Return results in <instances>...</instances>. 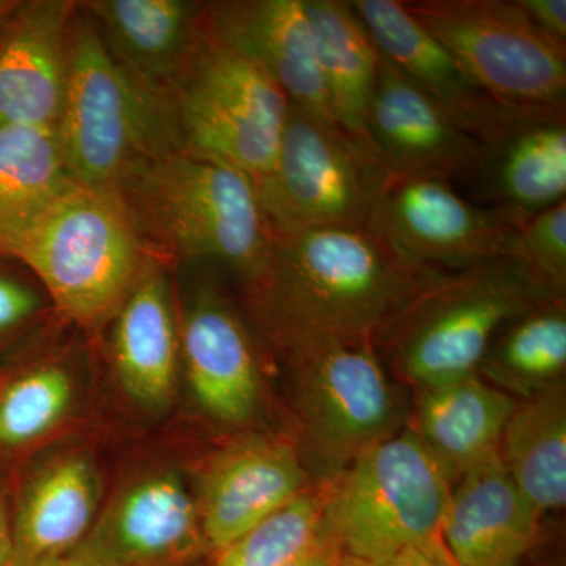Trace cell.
<instances>
[{"label":"cell","instance_id":"cell-15","mask_svg":"<svg viewBox=\"0 0 566 566\" xmlns=\"http://www.w3.org/2000/svg\"><path fill=\"white\" fill-rule=\"evenodd\" d=\"M368 139L390 177H472L488 151V145L461 128L382 55Z\"/></svg>","mask_w":566,"mask_h":566},{"label":"cell","instance_id":"cell-2","mask_svg":"<svg viewBox=\"0 0 566 566\" xmlns=\"http://www.w3.org/2000/svg\"><path fill=\"white\" fill-rule=\"evenodd\" d=\"M55 129L71 180L99 191L118 193L148 164L185 148L172 93L129 73L82 7L71 22Z\"/></svg>","mask_w":566,"mask_h":566},{"label":"cell","instance_id":"cell-7","mask_svg":"<svg viewBox=\"0 0 566 566\" xmlns=\"http://www.w3.org/2000/svg\"><path fill=\"white\" fill-rule=\"evenodd\" d=\"M185 150L259 185L273 169L290 99L266 71L203 31L175 88Z\"/></svg>","mask_w":566,"mask_h":566},{"label":"cell","instance_id":"cell-4","mask_svg":"<svg viewBox=\"0 0 566 566\" xmlns=\"http://www.w3.org/2000/svg\"><path fill=\"white\" fill-rule=\"evenodd\" d=\"M546 301L509 259L442 273L405 305L376 346L397 374L423 389L479 374L504 324Z\"/></svg>","mask_w":566,"mask_h":566},{"label":"cell","instance_id":"cell-13","mask_svg":"<svg viewBox=\"0 0 566 566\" xmlns=\"http://www.w3.org/2000/svg\"><path fill=\"white\" fill-rule=\"evenodd\" d=\"M308 488L292 441L249 433L219 447L203 465L196 495L208 553L214 556Z\"/></svg>","mask_w":566,"mask_h":566},{"label":"cell","instance_id":"cell-19","mask_svg":"<svg viewBox=\"0 0 566 566\" xmlns=\"http://www.w3.org/2000/svg\"><path fill=\"white\" fill-rule=\"evenodd\" d=\"M539 516L494 455L453 483L441 542L458 566H520L535 545Z\"/></svg>","mask_w":566,"mask_h":566},{"label":"cell","instance_id":"cell-5","mask_svg":"<svg viewBox=\"0 0 566 566\" xmlns=\"http://www.w3.org/2000/svg\"><path fill=\"white\" fill-rule=\"evenodd\" d=\"M142 241L117 192L73 182L33 223L14 251L55 307L77 324L120 308L142 273Z\"/></svg>","mask_w":566,"mask_h":566},{"label":"cell","instance_id":"cell-31","mask_svg":"<svg viewBox=\"0 0 566 566\" xmlns=\"http://www.w3.org/2000/svg\"><path fill=\"white\" fill-rule=\"evenodd\" d=\"M505 259L545 300L565 297L566 200L524 219Z\"/></svg>","mask_w":566,"mask_h":566},{"label":"cell","instance_id":"cell-38","mask_svg":"<svg viewBox=\"0 0 566 566\" xmlns=\"http://www.w3.org/2000/svg\"><path fill=\"white\" fill-rule=\"evenodd\" d=\"M0 389H2V382H0Z\"/></svg>","mask_w":566,"mask_h":566},{"label":"cell","instance_id":"cell-25","mask_svg":"<svg viewBox=\"0 0 566 566\" xmlns=\"http://www.w3.org/2000/svg\"><path fill=\"white\" fill-rule=\"evenodd\" d=\"M482 177L495 207L532 216L566 199V114L536 115L488 147Z\"/></svg>","mask_w":566,"mask_h":566},{"label":"cell","instance_id":"cell-18","mask_svg":"<svg viewBox=\"0 0 566 566\" xmlns=\"http://www.w3.org/2000/svg\"><path fill=\"white\" fill-rule=\"evenodd\" d=\"M186 376L197 403L230 427L251 422L262 403V374L251 335L221 297L202 294L186 312L180 334Z\"/></svg>","mask_w":566,"mask_h":566},{"label":"cell","instance_id":"cell-34","mask_svg":"<svg viewBox=\"0 0 566 566\" xmlns=\"http://www.w3.org/2000/svg\"><path fill=\"white\" fill-rule=\"evenodd\" d=\"M528 20L551 39L566 44V0H516Z\"/></svg>","mask_w":566,"mask_h":566},{"label":"cell","instance_id":"cell-36","mask_svg":"<svg viewBox=\"0 0 566 566\" xmlns=\"http://www.w3.org/2000/svg\"><path fill=\"white\" fill-rule=\"evenodd\" d=\"M11 554H13V543H11V526L3 512L2 499H0V566H11Z\"/></svg>","mask_w":566,"mask_h":566},{"label":"cell","instance_id":"cell-33","mask_svg":"<svg viewBox=\"0 0 566 566\" xmlns=\"http://www.w3.org/2000/svg\"><path fill=\"white\" fill-rule=\"evenodd\" d=\"M337 566H458L447 553L441 538L434 542L409 547L392 557L382 560H359V558L338 556Z\"/></svg>","mask_w":566,"mask_h":566},{"label":"cell","instance_id":"cell-14","mask_svg":"<svg viewBox=\"0 0 566 566\" xmlns=\"http://www.w3.org/2000/svg\"><path fill=\"white\" fill-rule=\"evenodd\" d=\"M74 553L87 566H197L210 554L196 495L166 471L125 488Z\"/></svg>","mask_w":566,"mask_h":566},{"label":"cell","instance_id":"cell-35","mask_svg":"<svg viewBox=\"0 0 566 566\" xmlns=\"http://www.w3.org/2000/svg\"><path fill=\"white\" fill-rule=\"evenodd\" d=\"M338 553L329 539L322 534L314 546L283 566H337Z\"/></svg>","mask_w":566,"mask_h":566},{"label":"cell","instance_id":"cell-9","mask_svg":"<svg viewBox=\"0 0 566 566\" xmlns=\"http://www.w3.org/2000/svg\"><path fill=\"white\" fill-rule=\"evenodd\" d=\"M389 177L334 123L290 103L277 158L255 189L273 233L364 230Z\"/></svg>","mask_w":566,"mask_h":566},{"label":"cell","instance_id":"cell-1","mask_svg":"<svg viewBox=\"0 0 566 566\" xmlns=\"http://www.w3.org/2000/svg\"><path fill=\"white\" fill-rule=\"evenodd\" d=\"M441 274L367 229L273 233L262 273L248 282L249 304L260 329L292 360L334 346H376Z\"/></svg>","mask_w":566,"mask_h":566},{"label":"cell","instance_id":"cell-8","mask_svg":"<svg viewBox=\"0 0 566 566\" xmlns=\"http://www.w3.org/2000/svg\"><path fill=\"white\" fill-rule=\"evenodd\" d=\"M405 7L495 102L566 112V44L539 31L516 0H415Z\"/></svg>","mask_w":566,"mask_h":566},{"label":"cell","instance_id":"cell-29","mask_svg":"<svg viewBox=\"0 0 566 566\" xmlns=\"http://www.w3.org/2000/svg\"><path fill=\"white\" fill-rule=\"evenodd\" d=\"M327 483L308 488L252 531L214 554L211 566H283L322 536Z\"/></svg>","mask_w":566,"mask_h":566},{"label":"cell","instance_id":"cell-17","mask_svg":"<svg viewBox=\"0 0 566 566\" xmlns=\"http://www.w3.org/2000/svg\"><path fill=\"white\" fill-rule=\"evenodd\" d=\"M76 3H20L0 31V126L57 128Z\"/></svg>","mask_w":566,"mask_h":566},{"label":"cell","instance_id":"cell-23","mask_svg":"<svg viewBox=\"0 0 566 566\" xmlns=\"http://www.w3.org/2000/svg\"><path fill=\"white\" fill-rule=\"evenodd\" d=\"M304 3L314 31L316 62L331 118L349 139L376 156L368 139V118L381 54L352 3L345 0H304Z\"/></svg>","mask_w":566,"mask_h":566},{"label":"cell","instance_id":"cell-37","mask_svg":"<svg viewBox=\"0 0 566 566\" xmlns=\"http://www.w3.org/2000/svg\"><path fill=\"white\" fill-rule=\"evenodd\" d=\"M48 566H87L84 564V560L80 556H77L76 553H71L69 556L59 558V560H55L54 564L48 565Z\"/></svg>","mask_w":566,"mask_h":566},{"label":"cell","instance_id":"cell-6","mask_svg":"<svg viewBox=\"0 0 566 566\" xmlns=\"http://www.w3.org/2000/svg\"><path fill=\"white\" fill-rule=\"evenodd\" d=\"M453 480L411 428L327 482L322 534L338 556L382 560L441 538Z\"/></svg>","mask_w":566,"mask_h":566},{"label":"cell","instance_id":"cell-24","mask_svg":"<svg viewBox=\"0 0 566 566\" xmlns=\"http://www.w3.org/2000/svg\"><path fill=\"white\" fill-rule=\"evenodd\" d=\"M115 365L126 392L142 408L164 409L177 382L180 337L161 271L145 268L118 308Z\"/></svg>","mask_w":566,"mask_h":566},{"label":"cell","instance_id":"cell-30","mask_svg":"<svg viewBox=\"0 0 566 566\" xmlns=\"http://www.w3.org/2000/svg\"><path fill=\"white\" fill-rule=\"evenodd\" d=\"M73 381L57 365L39 368L0 389V446L17 447L51 430L69 411Z\"/></svg>","mask_w":566,"mask_h":566},{"label":"cell","instance_id":"cell-12","mask_svg":"<svg viewBox=\"0 0 566 566\" xmlns=\"http://www.w3.org/2000/svg\"><path fill=\"white\" fill-rule=\"evenodd\" d=\"M379 54L469 134L494 145L521 123L536 115L566 112H526L495 102L406 10L403 0H352Z\"/></svg>","mask_w":566,"mask_h":566},{"label":"cell","instance_id":"cell-32","mask_svg":"<svg viewBox=\"0 0 566 566\" xmlns=\"http://www.w3.org/2000/svg\"><path fill=\"white\" fill-rule=\"evenodd\" d=\"M36 311V296L24 283L0 274V334L9 333L31 318Z\"/></svg>","mask_w":566,"mask_h":566},{"label":"cell","instance_id":"cell-10","mask_svg":"<svg viewBox=\"0 0 566 566\" xmlns=\"http://www.w3.org/2000/svg\"><path fill=\"white\" fill-rule=\"evenodd\" d=\"M297 452L319 483L400 431V400L375 345H345L292 359Z\"/></svg>","mask_w":566,"mask_h":566},{"label":"cell","instance_id":"cell-16","mask_svg":"<svg viewBox=\"0 0 566 566\" xmlns=\"http://www.w3.org/2000/svg\"><path fill=\"white\" fill-rule=\"evenodd\" d=\"M205 31L266 71L294 106L334 123L304 0L205 3Z\"/></svg>","mask_w":566,"mask_h":566},{"label":"cell","instance_id":"cell-3","mask_svg":"<svg viewBox=\"0 0 566 566\" xmlns=\"http://www.w3.org/2000/svg\"><path fill=\"white\" fill-rule=\"evenodd\" d=\"M118 196L142 241L174 255L227 268L245 283L268 262L273 232L259 193L227 164L182 148L140 169Z\"/></svg>","mask_w":566,"mask_h":566},{"label":"cell","instance_id":"cell-27","mask_svg":"<svg viewBox=\"0 0 566 566\" xmlns=\"http://www.w3.org/2000/svg\"><path fill=\"white\" fill-rule=\"evenodd\" d=\"M499 458L539 515L566 502L564 382L517 403L502 433Z\"/></svg>","mask_w":566,"mask_h":566},{"label":"cell","instance_id":"cell-26","mask_svg":"<svg viewBox=\"0 0 566 566\" xmlns=\"http://www.w3.org/2000/svg\"><path fill=\"white\" fill-rule=\"evenodd\" d=\"M73 182L57 129L0 126V255L13 256L33 223Z\"/></svg>","mask_w":566,"mask_h":566},{"label":"cell","instance_id":"cell-22","mask_svg":"<svg viewBox=\"0 0 566 566\" xmlns=\"http://www.w3.org/2000/svg\"><path fill=\"white\" fill-rule=\"evenodd\" d=\"M98 479L87 458H55L33 476L11 527V566H48L69 556L95 523Z\"/></svg>","mask_w":566,"mask_h":566},{"label":"cell","instance_id":"cell-20","mask_svg":"<svg viewBox=\"0 0 566 566\" xmlns=\"http://www.w3.org/2000/svg\"><path fill=\"white\" fill-rule=\"evenodd\" d=\"M114 57L159 91L175 93L205 31V3L93 0L81 3Z\"/></svg>","mask_w":566,"mask_h":566},{"label":"cell","instance_id":"cell-11","mask_svg":"<svg viewBox=\"0 0 566 566\" xmlns=\"http://www.w3.org/2000/svg\"><path fill=\"white\" fill-rule=\"evenodd\" d=\"M528 216L468 202L433 175L389 177L367 230L411 262L442 271L468 270L509 255Z\"/></svg>","mask_w":566,"mask_h":566},{"label":"cell","instance_id":"cell-28","mask_svg":"<svg viewBox=\"0 0 566 566\" xmlns=\"http://www.w3.org/2000/svg\"><path fill=\"white\" fill-rule=\"evenodd\" d=\"M480 376L510 397H534L566 374V304L539 301L504 324L480 365Z\"/></svg>","mask_w":566,"mask_h":566},{"label":"cell","instance_id":"cell-21","mask_svg":"<svg viewBox=\"0 0 566 566\" xmlns=\"http://www.w3.org/2000/svg\"><path fill=\"white\" fill-rule=\"evenodd\" d=\"M515 398L480 374L417 389L411 430L453 483L469 469L499 455Z\"/></svg>","mask_w":566,"mask_h":566}]
</instances>
